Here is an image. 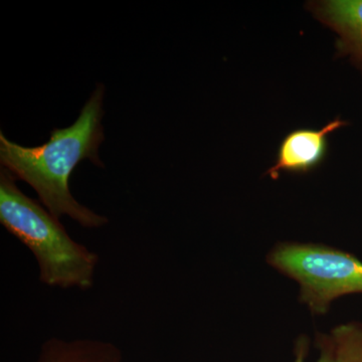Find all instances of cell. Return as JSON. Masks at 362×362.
Instances as JSON below:
<instances>
[{"instance_id":"1","label":"cell","mask_w":362,"mask_h":362,"mask_svg":"<svg viewBox=\"0 0 362 362\" xmlns=\"http://www.w3.org/2000/svg\"><path fill=\"white\" fill-rule=\"evenodd\" d=\"M103 96L104 86L98 85L77 121L70 127L52 130L49 141L40 146H21L9 141L2 131L0 134L2 168L28 183L54 218L69 216L87 228H99L108 221L81 206L69 183L74 169L85 159L103 166L98 156L104 140Z\"/></svg>"},{"instance_id":"7","label":"cell","mask_w":362,"mask_h":362,"mask_svg":"<svg viewBox=\"0 0 362 362\" xmlns=\"http://www.w3.org/2000/svg\"><path fill=\"white\" fill-rule=\"evenodd\" d=\"M316 347L320 350V356L317 362H333V349L329 334L318 333L316 335ZM295 362H305L309 351V340L302 335L298 338L295 345Z\"/></svg>"},{"instance_id":"5","label":"cell","mask_w":362,"mask_h":362,"mask_svg":"<svg viewBox=\"0 0 362 362\" xmlns=\"http://www.w3.org/2000/svg\"><path fill=\"white\" fill-rule=\"evenodd\" d=\"M305 7L337 33V58L349 59L362 74V0H317Z\"/></svg>"},{"instance_id":"4","label":"cell","mask_w":362,"mask_h":362,"mask_svg":"<svg viewBox=\"0 0 362 362\" xmlns=\"http://www.w3.org/2000/svg\"><path fill=\"white\" fill-rule=\"evenodd\" d=\"M349 124L337 117L318 129L299 128L290 131L279 145L275 162L265 175L277 180L282 173L308 175L315 170L327 158L330 135Z\"/></svg>"},{"instance_id":"6","label":"cell","mask_w":362,"mask_h":362,"mask_svg":"<svg viewBox=\"0 0 362 362\" xmlns=\"http://www.w3.org/2000/svg\"><path fill=\"white\" fill-rule=\"evenodd\" d=\"M333 362H362V323L340 324L331 330Z\"/></svg>"},{"instance_id":"2","label":"cell","mask_w":362,"mask_h":362,"mask_svg":"<svg viewBox=\"0 0 362 362\" xmlns=\"http://www.w3.org/2000/svg\"><path fill=\"white\" fill-rule=\"evenodd\" d=\"M0 221L33 252L45 284L81 289L93 285L96 255L74 242L58 218L23 194L16 177L2 166Z\"/></svg>"},{"instance_id":"3","label":"cell","mask_w":362,"mask_h":362,"mask_svg":"<svg viewBox=\"0 0 362 362\" xmlns=\"http://www.w3.org/2000/svg\"><path fill=\"white\" fill-rule=\"evenodd\" d=\"M267 262L299 285V299L314 315H324L338 298L362 294V261L322 244L282 242Z\"/></svg>"}]
</instances>
